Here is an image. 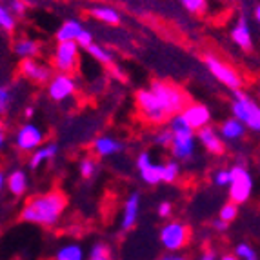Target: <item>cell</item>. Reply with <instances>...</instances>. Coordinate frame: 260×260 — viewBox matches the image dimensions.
<instances>
[{
    "label": "cell",
    "mask_w": 260,
    "mask_h": 260,
    "mask_svg": "<svg viewBox=\"0 0 260 260\" xmlns=\"http://www.w3.org/2000/svg\"><path fill=\"white\" fill-rule=\"evenodd\" d=\"M66 204H68V199L64 193L48 191V193H42L27 200L26 206L20 209V220L51 228L60 220Z\"/></svg>",
    "instance_id": "6da1fadb"
},
{
    "label": "cell",
    "mask_w": 260,
    "mask_h": 260,
    "mask_svg": "<svg viewBox=\"0 0 260 260\" xmlns=\"http://www.w3.org/2000/svg\"><path fill=\"white\" fill-rule=\"evenodd\" d=\"M169 127L173 131V144H171V155L175 160H189L191 156L195 155V144H197V135L195 131L187 126L186 118L182 117V113H178L175 117L169 118Z\"/></svg>",
    "instance_id": "7a4b0ae2"
},
{
    "label": "cell",
    "mask_w": 260,
    "mask_h": 260,
    "mask_svg": "<svg viewBox=\"0 0 260 260\" xmlns=\"http://www.w3.org/2000/svg\"><path fill=\"white\" fill-rule=\"evenodd\" d=\"M149 89L155 93L156 99L160 100L162 108L166 109V113H168L169 117H175L178 113H182L189 106V95L184 91L182 87L173 82H168V80H153Z\"/></svg>",
    "instance_id": "3957f363"
},
{
    "label": "cell",
    "mask_w": 260,
    "mask_h": 260,
    "mask_svg": "<svg viewBox=\"0 0 260 260\" xmlns=\"http://www.w3.org/2000/svg\"><path fill=\"white\" fill-rule=\"evenodd\" d=\"M135 102H137V109H139L142 120H146L148 124L153 126H162L166 122H169V115L166 113V109L162 108L160 100L156 99V95L151 89H139L135 95Z\"/></svg>",
    "instance_id": "277c9868"
},
{
    "label": "cell",
    "mask_w": 260,
    "mask_h": 260,
    "mask_svg": "<svg viewBox=\"0 0 260 260\" xmlns=\"http://www.w3.org/2000/svg\"><path fill=\"white\" fill-rule=\"evenodd\" d=\"M231 111H233V117H237L240 122L246 124V127L260 133V106L240 89L233 91Z\"/></svg>",
    "instance_id": "5b68a950"
},
{
    "label": "cell",
    "mask_w": 260,
    "mask_h": 260,
    "mask_svg": "<svg viewBox=\"0 0 260 260\" xmlns=\"http://www.w3.org/2000/svg\"><path fill=\"white\" fill-rule=\"evenodd\" d=\"M80 60V46L77 42H56L51 55V66L56 73H73Z\"/></svg>",
    "instance_id": "8992f818"
},
{
    "label": "cell",
    "mask_w": 260,
    "mask_h": 260,
    "mask_svg": "<svg viewBox=\"0 0 260 260\" xmlns=\"http://www.w3.org/2000/svg\"><path fill=\"white\" fill-rule=\"evenodd\" d=\"M158 239H160L164 249H168L169 253H177L184 249L189 242V228L182 222L171 220L160 228Z\"/></svg>",
    "instance_id": "52a82bcc"
},
{
    "label": "cell",
    "mask_w": 260,
    "mask_h": 260,
    "mask_svg": "<svg viewBox=\"0 0 260 260\" xmlns=\"http://www.w3.org/2000/svg\"><path fill=\"white\" fill-rule=\"evenodd\" d=\"M204 64L209 70V73L217 78L220 84H224L225 87H230V89H233V91H237V89L242 87V78H240L239 71L235 70L233 66L222 62L217 55L208 53L204 58Z\"/></svg>",
    "instance_id": "ba28073f"
},
{
    "label": "cell",
    "mask_w": 260,
    "mask_h": 260,
    "mask_svg": "<svg viewBox=\"0 0 260 260\" xmlns=\"http://www.w3.org/2000/svg\"><path fill=\"white\" fill-rule=\"evenodd\" d=\"M231 169V184H230V200L235 204H244L249 200L253 193V178L244 166L237 164Z\"/></svg>",
    "instance_id": "9c48e42d"
},
{
    "label": "cell",
    "mask_w": 260,
    "mask_h": 260,
    "mask_svg": "<svg viewBox=\"0 0 260 260\" xmlns=\"http://www.w3.org/2000/svg\"><path fill=\"white\" fill-rule=\"evenodd\" d=\"M18 71H20V75L24 78L31 80L33 84H39V86L49 84V80L55 77L53 66L44 64V62L37 60V58H24V60H20Z\"/></svg>",
    "instance_id": "30bf717a"
},
{
    "label": "cell",
    "mask_w": 260,
    "mask_h": 260,
    "mask_svg": "<svg viewBox=\"0 0 260 260\" xmlns=\"http://www.w3.org/2000/svg\"><path fill=\"white\" fill-rule=\"evenodd\" d=\"M44 146V131L39 126L26 122L24 126L18 127V131L15 133V148L22 153H33L37 149Z\"/></svg>",
    "instance_id": "8fae6325"
},
{
    "label": "cell",
    "mask_w": 260,
    "mask_h": 260,
    "mask_svg": "<svg viewBox=\"0 0 260 260\" xmlns=\"http://www.w3.org/2000/svg\"><path fill=\"white\" fill-rule=\"evenodd\" d=\"M77 91V80L71 73H56L48 84V96L53 102H64Z\"/></svg>",
    "instance_id": "7c38bea8"
},
{
    "label": "cell",
    "mask_w": 260,
    "mask_h": 260,
    "mask_svg": "<svg viewBox=\"0 0 260 260\" xmlns=\"http://www.w3.org/2000/svg\"><path fill=\"white\" fill-rule=\"evenodd\" d=\"M137 169L139 175L142 178V182H146L148 186H156V184L164 182V169L162 164L153 162L151 155L148 151H142L137 158Z\"/></svg>",
    "instance_id": "4fadbf2b"
},
{
    "label": "cell",
    "mask_w": 260,
    "mask_h": 260,
    "mask_svg": "<svg viewBox=\"0 0 260 260\" xmlns=\"http://www.w3.org/2000/svg\"><path fill=\"white\" fill-rule=\"evenodd\" d=\"M182 117L186 118L187 126L193 131H200L202 127H208L211 124V111L208 106L200 104V102H193L182 111Z\"/></svg>",
    "instance_id": "5bb4252c"
},
{
    "label": "cell",
    "mask_w": 260,
    "mask_h": 260,
    "mask_svg": "<svg viewBox=\"0 0 260 260\" xmlns=\"http://www.w3.org/2000/svg\"><path fill=\"white\" fill-rule=\"evenodd\" d=\"M197 140H199L200 146L208 153H211V155H222L225 149L224 137L220 135V131L211 126L202 127L200 131H197Z\"/></svg>",
    "instance_id": "9a60e30c"
},
{
    "label": "cell",
    "mask_w": 260,
    "mask_h": 260,
    "mask_svg": "<svg viewBox=\"0 0 260 260\" xmlns=\"http://www.w3.org/2000/svg\"><path fill=\"white\" fill-rule=\"evenodd\" d=\"M139 211H140V195L137 191H133L131 195H127L126 202H124V209H122V218H120L122 231L133 230L137 220H139Z\"/></svg>",
    "instance_id": "2e32d148"
},
{
    "label": "cell",
    "mask_w": 260,
    "mask_h": 260,
    "mask_svg": "<svg viewBox=\"0 0 260 260\" xmlns=\"http://www.w3.org/2000/svg\"><path fill=\"white\" fill-rule=\"evenodd\" d=\"M231 40H233L240 49H251L253 48V35L251 26L246 17H240L231 27Z\"/></svg>",
    "instance_id": "e0dca14e"
},
{
    "label": "cell",
    "mask_w": 260,
    "mask_h": 260,
    "mask_svg": "<svg viewBox=\"0 0 260 260\" xmlns=\"http://www.w3.org/2000/svg\"><path fill=\"white\" fill-rule=\"evenodd\" d=\"M86 27L82 26V22L77 18H68L55 33L56 42H77L78 37L82 35V31Z\"/></svg>",
    "instance_id": "ac0fdd59"
},
{
    "label": "cell",
    "mask_w": 260,
    "mask_h": 260,
    "mask_svg": "<svg viewBox=\"0 0 260 260\" xmlns=\"http://www.w3.org/2000/svg\"><path fill=\"white\" fill-rule=\"evenodd\" d=\"M93 151L95 155L99 156H113V155H118V153L124 149V144L120 140L113 139V137H108V135H102V137H96L93 140Z\"/></svg>",
    "instance_id": "d6986e66"
},
{
    "label": "cell",
    "mask_w": 260,
    "mask_h": 260,
    "mask_svg": "<svg viewBox=\"0 0 260 260\" xmlns=\"http://www.w3.org/2000/svg\"><path fill=\"white\" fill-rule=\"evenodd\" d=\"M27 186H29V178H27L26 171H22V169H13L11 173H8L6 189H8L13 197L26 195Z\"/></svg>",
    "instance_id": "ffe728a7"
},
{
    "label": "cell",
    "mask_w": 260,
    "mask_h": 260,
    "mask_svg": "<svg viewBox=\"0 0 260 260\" xmlns=\"http://www.w3.org/2000/svg\"><path fill=\"white\" fill-rule=\"evenodd\" d=\"M40 49H42V46H40L39 40L27 39V37H22V39L15 40L13 44V53L20 60H24V58H37L40 55Z\"/></svg>",
    "instance_id": "44dd1931"
},
{
    "label": "cell",
    "mask_w": 260,
    "mask_h": 260,
    "mask_svg": "<svg viewBox=\"0 0 260 260\" xmlns=\"http://www.w3.org/2000/svg\"><path fill=\"white\" fill-rule=\"evenodd\" d=\"M218 131H220V135L224 137V140L235 142V140H240L244 135H246V124L240 122L237 117H230L222 122Z\"/></svg>",
    "instance_id": "7402d4cb"
},
{
    "label": "cell",
    "mask_w": 260,
    "mask_h": 260,
    "mask_svg": "<svg viewBox=\"0 0 260 260\" xmlns=\"http://www.w3.org/2000/svg\"><path fill=\"white\" fill-rule=\"evenodd\" d=\"M56 155H58V144L56 142L44 144V146H40L37 151H33V155H31V158H29V168L31 169L40 168L44 162L53 160Z\"/></svg>",
    "instance_id": "603a6c76"
},
{
    "label": "cell",
    "mask_w": 260,
    "mask_h": 260,
    "mask_svg": "<svg viewBox=\"0 0 260 260\" xmlns=\"http://www.w3.org/2000/svg\"><path fill=\"white\" fill-rule=\"evenodd\" d=\"M89 15L95 20L102 22V24H108V26H118L122 18L120 13L115 8H111V6H93L89 9Z\"/></svg>",
    "instance_id": "cb8c5ba5"
},
{
    "label": "cell",
    "mask_w": 260,
    "mask_h": 260,
    "mask_svg": "<svg viewBox=\"0 0 260 260\" xmlns=\"http://www.w3.org/2000/svg\"><path fill=\"white\" fill-rule=\"evenodd\" d=\"M53 260H87V258L84 255L82 246H78V244H64L62 247L56 249Z\"/></svg>",
    "instance_id": "d4e9b609"
},
{
    "label": "cell",
    "mask_w": 260,
    "mask_h": 260,
    "mask_svg": "<svg viewBox=\"0 0 260 260\" xmlns=\"http://www.w3.org/2000/svg\"><path fill=\"white\" fill-rule=\"evenodd\" d=\"M87 53H89V56L91 58H95L99 64H104V66H111L113 60H115V56H113V53L109 51L108 48H104V46H100V44H91L89 48L86 49Z\"/></svg>",
    "instance_id": "484cf974"
},
{
    "label": "cell",
    "mask_w": 260,
    "mask_h": 260,
    "mask_svg": "<svg viewBox=\"0 0 260 260\" xmlns=\"http://www.w3.org/2000/svg\"><path fill=\"white\" fill-rule=\"evenodd\" d=\"M15 27H17V17L11 13L8 6H2L0 8V29L4 33H13Z\"/></svg>",
    "instance_id": "4316f807"
},
{
    "label": "cell",
    "mask_w": 260,
    "mask_h": 260,
    "mask_svg": "<svg viewBox=\"0 0 260 260\" xmlns=\"http://www.w3.org/2000/svg\"><path fill=\"white\" fill-rule=\"evenodd\" d=\"M87 260H115L113 258V249L104 242L93 244L91 251L87 255Z\"/></svg>",
    "instance_id": "83f0119b"
},
{
    "label": "cell",
    "mask_w": 260,
    "mask_h": 260,
    "mask_svg": "<svg viewBox=\"0 0 260 260\" xmlns=\"http://www.w3.org/2000/svg\"><path fill=\"white\" fill-rule=\"evenodd\" d=\"M78 171H80L82 178L89 180V178L95 177L96 171H99V162H96L95 158H91V156H84L82 160H80V164H78Z\"/></svg>",
    "instance_id": "f1b7e54d"
},
{
    "label": "cell",
    "mask_w": 260,
    "mask_h": 260,
    "mask_svg": "<svg viewBox=\"0 0 260 260\" xmlns=\"http://www.w3.org/2000/svg\"><path fill=\"white\" fill-rule=\"evenodd\" d=\"M173 131H171V127H162V129H158L155 133V137H153V142L158 146V148H171V144H173Z\"/></svg>",
    "instance_id": "f546056e"
},
{
    "label": "cell",
    "mask_w": 260,
    "mask_h": 260,
    "mask_svg": "<svg viewBox=\"0 0 260 260\" xmlns=\"http://www.w3.org/2000/svg\"><path fill=\"white\" fill-rule=\"evenodd\" d=\"M235 255L239 256L240 260H260L256 249L247 242H240L239 246L235 247Z\"/></svg>",
    "instance_id": "4dcf8cb0"
},
{
    "label": "cell",
    "mask_w": 260,
    "mask_h": 260,
    "mask_svg": "<svg viewBox=\"0 0 260 260\" xmlns=\"http://www.w3.org/2000/svg\"><path fill=\"white\" fill-rule=\"evenodd\" d=\"M162 169H164V182L166 184H173L175 180L180 175V166H178L177 160H168L162 164Z\"/></svg>",
    "instance_id": "1f68e13d"
},
{
    "label": "cell",
    "mask_w": 260,
    "mask_h": 260,
    "mask_svg": "<svg viewBox=\"0 0 260 260\" xmlns=\"http://www.w3.org/2000/svg\"><path fill=\"white\" fill-rule=\"evenodd\" d=\"M182 8L191 15H202L208 8V0H180Z\"/></svg>",
    "instance_id": "d6a6232c"
},
{
    "label": "cell",
    "mask_w": 260,
    "mask_h": 260,
    "mask_svg": "<svg viewBox=\"0 0 260 260\" xmlns=\"http://www.w3.org/2000/svg\"><path fill=\"white\" fill-rule=\"evenodd\" d=\"M239 217V204H235V202H228V204H224L220 208V211H218V218H222V220L225 222H233L235 218Z\"/></svg>",
    "instance_id": "836d02e7"
},
{
    "label": "cell",
    "mask_w": 260,
    "mask_h": 260,
    "mask_svg": "<svg viewBox=\"0 0 260 260\" xmlns=\"http://www.w3.org/2000/svg\"><path fill=\"white\" fill-rule=\"evenodd\" d=\"M213 182L217 184L218 187H230L231 184V169H218L215 177H213Z\"/></svg>",
    "instance_id": "e575fe53"
},
{
    "label": "cell",
    "mask_w": 260,
    "mask_h": 260,
    "mask_svg": "<svg viewBox=\"0 0 260 260\" xmlns=\"http://www.w3.org/2000/svg\"><path fill=\"white\" fill-rule=\"evenodd\" d=\"M9 9H11V13L15 15V17H24L27 11V4H26V0H11L8 6Z\"/></svg>",
    "instance_id": "d590c367"
},
{
    "label": "cell",
    "mask_w": 260,
    "mask_h": 260,
    "mask_svg": "<svg viewBox=\"0 0 260 260\" xmlns=\"http://www.w3.org/2000/svg\"><path fill=\"white\" fill-rule=\"evenodd\" d=\"M11 102V89L9 86H2L0 87V113H6L8 111V106Z\"/></svg>",
    "instance_id": "8d00e7d4"
},
{
    "label": "cell",
    "mask_w": 260,
    "mask_h": 260,
    "mask_svg": "<svg viewBox=\"0 0 260 260\" xmlns=\"http://www.w3.org/2000/svg\"><path fill=\"white\" fill-rule=\"evenodd\" d=\"M171 213H173V206H171V202H168V200L160 202L158 208H156V215H158L160 218H169L171 217Z\"/></svg>",
    "instance_id": "74e56055"
},
{
    "label": "cell",
    "mask_w": 260,
    "mask_h": 260,
    "mask_svg": "<svg viewBox=\"0 0 260 260\" xmlns=\"http://www.w3.org/2000/svg\"><path fill=\"white\" fill-rule=\"evenodd\" d=\"M77 44L80 46V48H84V49H87L91 44H95L93 42V35H91V31H87V29H84L82 31V35L78 37V40H77Z\"/></svg>",
    "instance_id": "f35d334b"
},
{
    "label": "cell",
    "mask_w": 260,
    "mask_h": 260,
    "mask_svg": "<svg viewBox=\"0 0 260 260\" xmlns=\"http://www.w3.org/2000/svg\"><path fill=\"white\" fill-rule=\"evenodd\" d=\"M213 228H215V231H218V233H224V231L230 230V222L222 220V218H215V220H213Z\"/></svg>",
    "instance_id": "ab89813d"
},
{
    "label": "cell",
    "mask_w": 260,
    "mask_h": 260,
    "mask_svg": "<svg viewBox=\"0 0 260 260\" xmlns=\"http://www.w3.org/2000/svg\"><path fill=\"white\" fill-rule=\"evenodd\" d=\"M199 260H218V258H217V253H215V251H211V249H206V251L200 255Z\"/></svg>",
    "instance_id": "60d3db41"
},
{
    "label": "cell",
    "mask_w": 260,
    "mask_h": 260,
    "mask_svg": "<svg viewBox=\"0 0 260 260\" xmlns=\"http://www.w3.org/2000/svg\"><path fill=\"white\" fill-rule=\"evenodd\" d=\"M158 260H187V258H186V256H182V255H177V253H169V255L160 256Z\"/></svg>",
    "instance_id": "b9f144b4"
},
{
    "label": "cell",
    "mask_w": 260,
    "mask_h": 260,
    "mask_svg": "<svg viewBox=\"0 0 260 260\" xmlns=\"http://www.w3.org/2000/svg\"><path fill=\"white\" fill-rule=\"evenodd\" d=\"M33 115H35V108H33V106H27V108L24 109V117H26V118H31Z\"/></svg>",
    "instance_id": "7bdbcfd3"
},
{
    "label": "cell",
    "mask_w": 260,
    "mask_h": 260,
    "mask_svg": "<svg viewBox=\"0 0 260 260\" xmlns=\"http://www.w3.org/2000/svg\"><path fill=\"white\" fill-rule=\"evenodd\" d=\"M218 260H240V258L235 255V253H225V255H222Z\"/></svg>",
    "instance_id": "ee69618b"
},
{
    "label": "cell",
    "mask_w": 260,
    "mask_h": 260,
    "mask_svg": "<svg viewBox=\"0 0 260 260\" xmlns=\"http://www.w3.org/2000/svg\"><path fill=\"white\" fill-rule=\"evenodd\" d=\"M253 15H255V20H256V24L260 26V4L255 8V11H253Z\"/></svg>",
    "instance_id": "f6af8a7d"
}]
</instances>
